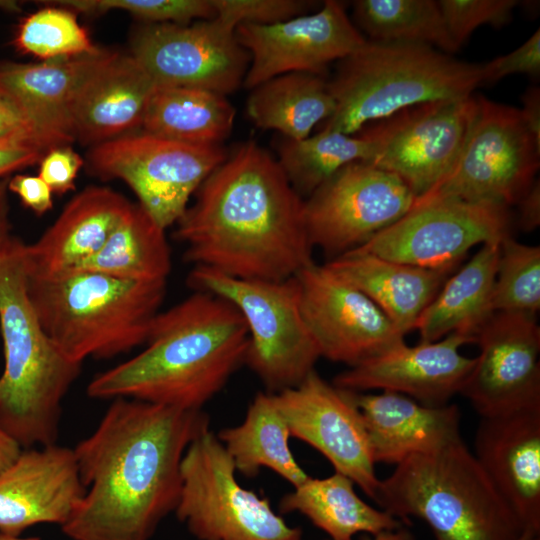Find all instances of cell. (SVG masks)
I'll list each match as a JSON object with an SVG mask.
<instances>
[{
	"label": "cell",
	"instance_id": "cell-44",
	"mask_svg": "<svg viewBox=\"0 0 540 540\" xmlns=\"http://www.w3.org/2000/svg\"><path fill=\"white\" fill-rule=\"evenodd\" d=\"M7 188L37 215H43L53 208V193L39 176L15 175L8 181Z\"/></svg>",
	"mask_w": 540,
	"mask_h": 540
},
{
	"label": "cell",
	"instance_id": "cell-15",
	"mask_svg": "<svg viewBox=\"0 0 540 540\" xmlns=\"http://www.w3.org/2000/svg\"><path fill=\"white\" fill-rule=\"evenodd\" d=\"M235 29L217 16L186 25L145 24L132 37L131 55L156 86L227 96L243 85L250 63Z\"/></svg>",
	"mask_w": 540,
	"mask_h": 540
},
{
	"label": "cell",
	"instance_id": "cell-40",
	"mask_svg": "<svg viewBox=\"0 0 540 540\" xmlns=\"http://www.w3.org/2000/svg\"><path fill=\"white\" fill-rule=\"evenodd\" d=\"M216 16L238 25L270 26L307 14L314 5L303 0H212Z\"/></svg>",
	"mask_w": 540,
	"mask_h": 540
},
{
	"label": "cell",
	"instance_id": "cell-27",
	"mask_svg": "<svg viewBox=\"0 0 540 540\" xmlns=\"http://www.w3.org/2000/svg\"><path fill=\"white\" fill-rule=\"evenodd\" d=\"M110 54L99 49L34 64H2L0 95L12 101L41 129L74 139L69 128V109L84 83Z\"/></svg>",
	"mask_w": 540,
	"mask_h": 540
},
{
	"label": "cell",
	"instance_id": "cell-43",
	"mask_svg": "<svg viewBox=\"0 0 540 540\" xmlns=\"http://www.w3.org/2000/svg\"><path fill=\"white\" fill-rule=\"evenodd\" d=\"M81 156L68 144L49 149L39 162L38 176L52 193L65 194L74 190L75 180L83 166Z\"/></svg>",
	"mask_w": 540,
	"mask_h": 540
},
{
	"label": "cell",
	"instance_id": "cell-46",
	"mask_svg": "<svg viewBox=\"0 0 540 540\" xmlns=\"http://www.w3.org/2000/svg\"><path fill=\"white\" fill-rule=\"evenodd\" d=\"M519 209L518 225L528 232L540 224V182L535 180L528 191L516 204Z\"/></svg>",
	"mask_w": 540,
	"mask_h": 540
},
{
	"label": "cell",
	"instance_id": "cell-19",
	"mask_svg": "<svg viewBox=\"0 0 540 540\" xmlns=\"http://www.w3.org/2000/svg\"><path fill=\"white\" fill-rule=\"evenodd\" d=\"M235 33L250 55L243 82L250 90L286 73L324 75L331 62L344 59L366 41L345 5L336 0H326L318 11L278 24L238 25Z\"/></svg>",
	"mask_w": 540,
	"mask_h": 540
},
{
	"label": "cell",
	"instance_id": "cell-49",
	"mask_svg": "<svg viewBox=\"0 0 540 540\" xmlns=\"http://www.w3.org/2000/svg\"><path fill=\"white\" fill-rule=\"evenodd\" d=\"M21 446L0 427V472L20 454Z\"/></svg>",
	"mask_w": 540,
	"mask_h": 540
},
{
	"label": "cell",
	"instance_id": "cell-29",
	"mask_svg": "<svg viewBox=\"0 0 540 540\" xmlns=\"http://www.w3.org/2000/svg\"><path fill=\"white\" fill-rule=\"evenodd\" d=\"M354 484L339 472L325 478L309 477L281 498L279 511L304 515L330 540H353L358 533L372 536L403 526L404 521L363 501Z\"/></svg>",
	"mask_w": 540,
	"mask_h": 540
},
{
	"label": "cell",
	"instance_id": "cell-39",
	"mask_svg": "<svg viewBox=\"0 0 540 540\" xmlns=\"http://www.w3.org/2000/svg\"><path fill=\"white\" fill-rule=\"evenodd\" d=\"M437 3L456 50L478 27H502L507 24L513 10L519 5L516 0H440Z\"/></svg>",
	"mask_w": 540,
	"mask_h": 540
},
{
	"label": "cell",
	"instance_id": "cell-16",
	"mask_svg": "<svg viewBox=\"0 0 540 540\" xmlns=\"http://www.w3.org/2000/svg\"><path fill=\"white\" fill-rule=\"evenodd\" d=\"M296 278L303 320L321 357L353 367L405 342L369 297L325 264L313 261Z\"/></svg>",
	"mask_w": 540,
	"mask_h": 540
},
{
	"label": "cell",
	"instance_id": "cell-6",
	"mask_svg": "<svg viewBox=\"0 0 540 540\" xmlns=\"http://www.w3.org/2000/svg\"><path fill=\"white\" fill-rule=\"evenodd\" d=\"M374 501L406 523L423 520L436 540H520L531 533L462 438L397 464Z\"/></svg>",
	"mask_w": 540,
	"mask_h": 540
},
{
	"label": "cell",
	"instance_id": "cell-23",
	"mask_svg": "<svg viewBox=\"0 0 540 540\" xmlns=\"http://www.w3.org/2000/svg\"><path fill=\"white\" fill-rule=\"evenodd\" d=\"M348 393L361 413L375 464L397 465L461 438L455 404L426 406L393 391Z\"/></svg>",
	"mask_w": 540,
	"mask_h": 540
},
{
	"label": "cell",
	"instance_id": "cell-3",
	"mask_svg": "<svg viewBox=\"0 0 540 540\" xmlns=\"http://www.w3.org/2000/svg\"><path fill=\"white\" fill-rule=\"evenodd\" d=\"M145 344L139 354L95 376L88 396L201 410L245 363L249 334L230 302L195 290L158 313Z\"/></svg>",
	"mask_w": 540,
	"mask_h": 540
},
{
	"label": "cell",
	"instance_id": "cell-8",
	"mask_svg": "<svg viewBox=\"0 0 540 540\" xmlns=\"http://www.w3.org/2000/svg\"><path fill=\"white\" fill-rule=\"evenodd\" d=\"M188 282L196 291L224 298L239 311L249 334L244 364L267 392L295 387L315 370L321 356L303 320L296 276L284 280L240 279L195 266Z\"/></svg>",
	"mask_w": 540,
	"mask_h": 540
},
{
	"label": "cell",
	"instance_id": "cell-45",
	"mask_svg": "<svg viewBox=\"0 0 540 540\" xmlns=\"http://www.w3.org/2000/svg\"><path fill=\"white\" fill-rule=\"evenodd\" d=\"M20 132H40L73 141L41 129L12 101L0 95V138Z\"/></svg>",
	"mask_w": 540,
	"mask_h": 540
},
{
	"label": "cell",
	"instance_id": "cell-47",
	"mask_svg": "<svg viewBox=\"0 0 540 540\" xmlns=\"http://www.w3.org/2000/svg\"><path fill=\"white\" fill-rule=\"evenodd\" d=\"M523 107L520 110L524 125L540 145V90L530 87L522 96Z\"/></svg>",
	"mask_w": 540,
	"mask_h": 540
},
{
	"label": "cell",
	"instance_id": "cell-54",
	"mask_svg": "<svg viewBox=\"0 0 540 540\" xmlns=\"http://www.w3.org/2000/svg\"><path fill=\"white\" fill-rule=\"evenodd\" d=\"M530 540H540L539 535L532 537Z\"/></svg>",
	"mask_w": 540,
	"mask_h": 540
},
{
	"label": "cell",
	"instance_id": "cell-30",
	"mask_svg": "<svg viewBox=\"0 0 540 540\" xmlns=\"http://www.w3.org/2000/svg\"><path fill=\"white\" fill-rule=\"evenodd\" d=\"M335 100L324 75L292 72L251 89L246 102L249 119L259 128L301 140L334 112Z\"/></svg>",
	"mask_w": 540,
	"mask_h": 540
},
{
	"label": "cell",
	"instance_id": "cell-24",
	"mask_svg": "<svg viewBox=\"0 0 540 540\" xmlns=\"http://www.w3.org/2000/svg\"><path fill=\"white\" fill-rule=\"evenodd\" d=\"M131 204L109 187L83 189L37 241L23 243L26 275L49 277L77 268L102 248Z\"/></svg>",
	"mask_w": 540,
	"mask_h": 540
},
{
	"label": "cell",
	"instance_id": "cell-28",
	"mask_svg": "<svg viewBox=\"0 0 540 540\" xmlns=\"http://www.w3.org/2000/svg\"><path fill=\"white\" fill-rule=\"evenodd\" d=\"M499 244L484 243L456 270L421 314L416 329L420 341L434 342L458 333L473 337L495 313L493 292Z\"/></svg>",
	"mask_w": 540,
	"mask_h": 540
},
{
	"label": "cell",
	"instance_id": "cell-32",
	"mask_svg": "<svg viewBox=\"0 0 540 540\" xmlns=\"http://www.w3.org/2000/svg\"><path fill=\"white\" fill-rule=\"evenodd\" d=\"M234 119L235 108L223 94L193 87L156 86L141 128L178 142L222 145Z\"/></svg>",
	"mask_w": 540,
	"mask_h": 540
},
{
	"label": "cell",
	"instance_id": "cell-50",
	"mask_svg": "<svg viewBox=\"0 0 540 540\" xmlns=\"http://www.w3.org/2000/svg\"><path fill=\"white\" fill-rule=\"evenodd\" d=\"M364 540H415L413 535L404 526L394 529L380 532L376 535H372Z\"/></svg>",
	"mask_w": 540,
	"mask_h": 540
},
{
	"label": "cell",
	"instance_id": "cell-9",
	"mask_svg": "<svg viewBox=\"0 0 540 540\" xmlns=\"http://www.w3.org/2000/svg\"><path fill=\"white\" fill-rule=\"evenodd\" d=\"M178 520L198 540H302L267 498L242 487L231 457L210 428L187 447L180 466Z\"/></svg>",
	"mask_w": 540,
	"mask_h": 540
},
{
	"label": "cell",
	"instance_id": "cell-25",
	"mask_svg": "<svg viewBox=\"0 0 540 540\" xmlns=\"http://www.w3.org/2000/svg\"><path fill=\"white\" fill-rule=\"evenodd\" d=\"M156 85L130 55L111 52L84 83L68 122L74 139L93 145L141 128Z\"/></svg>",
	"mask_w": 540,
	"mask_h": 540
},
{
	"label": "cell",
	"instance_id": "cell-11",
	"mask_svg": "<svg viewBox=\"0 0 540 540\" xmlns=\"http://www.w3.org/2000/svg\"><path fill=\"white\" fill-rule=\"evenodd\" d=\"M540 145L520 110L477 96V111L451 170L421 197L516 205L536 180ZM420 198V197H419Z\"/></svg>",
	"mask_w": 540,
	"mask_h": 540
},
{
	"label": "cell",
	"instance_id": "cell-12",
	"mask_svg": "<svg viewBox=\"0 0 540 540\" xmlns=\"http://www.w3.org/2000/svg\"><path fill=\"white\" fill-rule=\"evenodd\" d=\"M509 235L507 207L420 197L398 221L352 251L425 268L458 267L473 246L500 243Z\"/></svg>",
	"mask_w": 540,
	"mask_h": 540
},
{
	"label": "cell",
	"instance_id": "cell-21",
	"mask_svg": "<svg viewBox=\"0 0 540 540\" xmlns=\"http://www.w3.org/2000/svg\"><path fill=\"white\" fill-rule=\"evenodd\" d=\"M85 491L73 448L54 443L22 449L0 472V532L21 536L37 524L61 527Z\"/></svg>",
	"mask_w": 540,
	"mask_h": 540
},
{
	"label": "cell",
	"instance_id": "cell-14",
	"mask_svg": "<svg viewBox=\"0 0 540 540\" xmlns=\"http://www.w3.org/2000/svg\"><path fill=\"white\" fill-rule=\"evenodd\" d=\"M415 200L396 175L366 162L348 164L304 199L309 242L338 257L398 221Z\"/></svg>",
	"mask_w": 540,
	"mask_h": 540
},
{
	"label": "cell",
	"instance_id": "cell-26",
	"mask_svg": "<svg viewBox=\"0 0 540 540\" xmlns=\"http://www.w3.org/2000/svg\"><path fill=\"white\" fill-rule=\"evenodd\" d=\"M325 265L369 297L404 336L459 267L425 268L358 251Z\"/></svg>",
	"mask_w": 540,
	"mask_h": 540
},
{
	"label": "cell",
	"instance_id": "cell-22",
	"mask_svg": "<svg viewBox=\"0 0 540 540\" xmlns=\"http://www.w3.org/2000/svg\"><path fill=\"white\" fill-rule=\"evenodd\" d=\"M476 460L526 530L540 533V407L480 417Z\"/></svg>",
	"mask_w": 540,
	"mask_h": 540
},
{
	"label": "cell",
	"instance_id": "cell-36",
	"mask_svg": "<svg viewBox=\"0 0 540 540\" xmlns=\"http://www.w3.org/2000/svg\"><path fill=\"white\" fill-rule=\"evenodd\" d=\"M493 308L536 316L540 309L539 246L519 243L511 235L500 242Z\"/></svg>",
	"mask_w": 540,
	"mask_h": 540
},
{
	"label": "cell",
	"instance_id": "cell-10",
	"mask_svg": "<svg viewBox=\"0 0 540 540\" xmlns=\"http://www.w3.org/2000/svg\"><path fill=\"white\" fill-rule=\"evenodd\" d=\"M227 156L222 145L188 144L142 131L93 145L87 160L94 175L125 182L166 230L179 221L190 197Z\"/></svg>",
	"mask_w": 540,
	"mask_h": 540
},
{
	"label": "cell",
	"instance_id": "cell-51",
	"mask_svg": "<svg viewBox=\"0 0 540 540\" xmlns=\"http://www.w3.org/2000/svg\"><path fill=\"white\" fill-rule=\"evenodd\" d=\"M0 540H41L39 537L12 536L0 532Z\"/></svg>",
	"mask_w": 540,
	"mask_h": 540
},
{
	"label": "cell",
	"instance_id": "cell-13",
	"mask_svg": "<svg viewBox=\"0 0 540 540\" xmlns=\"http://www.w3.org/2000/svg\"><path fill=\"white\" fill-rule=\"evenodd\" d=\"M477 111V97L446 99L404 109L361 133L373 143L369 163L400 178L416 198L433 189L455 164Z\"/></svg>",
	"mask_w": 540,
	"mask_h": 540
},
{
	"label": "cell",
	"instance_id": "cell-31",
	"mask_svg": "<svg viewBox=\"0 0 540 540\" xmlns=\"http://www.w3.org/2000/svg\"><path fill=\"white\" fill-rule=\"evenodd\" d=\"M290 436L274 393L267 391L254 396L239 425L221 429L217 434L236 472L252 478L265 467L297 487L310 476L294 458L289 446Z\"/></svg>",
	"mask_w": 540,
	"mask_h": 540
},
{
	"label": "cell",
	"instance_id": "cell-2",
	"mask_svg": "<svg viewBox=\"0 0 540 540\" xmlns=\"http://www.w3.org/2000/svg\"><path fill=\"white\" fill-rule=\"evenodd\" d=\"M176 223L195 266L253 280H284L313 262L304 199L276 158L253 141L206 178Z\"/></svg>",
	"mask_w": 540,
	"mask_h": 540
},
{
	"label": "cell",
	"instance_id": "cell-4",
	"mask_svg": "<svg viewBox=\"0 0 540 540\" xmlns=\"http://www.w3.org/2000/svg\"><path fill=\"white\" fill-rule=\"evenodd\" d=\"M22 248L13 237L0 253V427L25 449L56 443L62 401L82 364L44 331L27 295Z\"/></svg>",
	"mask_w": 540,
	"mask_h": 540
},
{
	"label": "cell",
	"instance_id": "cell-33",
	"mask_svg": "<svg viewBox=\"0 0 540 540\" xmlns=\"http://www.w3.org/2000/svg\"><path fill=\"white\" fill-rule=\"evenodd\" d=\"M171 265L165 229L139 203H132L102 248L75 269L149 282L166 281Z\"/></svg>",
	"mask_w": 540,
	"mask_h": 540
},
{
	"label": "cell",
	"instance_id": "cell-7",
	"mask_svg": "<svg viewBox=\"0 0 540 540\" xmlns=\"http://www.w3.org/2000/svg\"><path fill=\"white\" fill-rule=\"evenodd\" d=\"M482 84L480 65L432 46L366 40L328 81L333 114L321 124L348 135L424 103L464 98Z\"/></svg>",
	"mask_w": 540,
	"mask_h": 540
},
{
	"label": "cell",
	"instance_id": "cell-37",
	"mask_svg": "<svg viewBox=\"0 0 540 540\" xmlns=\"http://www.w3.org/2000/svg\"><path fill=\"white\" fill-rule=\"evenodd\" d=\"M14 43L21 52L44 61L99 50L78 23L74 11L55 7L43 8L24 18Z\"/></svg>",
	"mask_w": 540,
	"mask_h": 540
},
{
	"label": "cell",
	"instance_id": "cell-52",
	"mask_svg": "<svg viewBox=\"0 0 540 540\" xmlns=\"http://www.w3.org/2000/svg\"><path fill=\"white\" fill-rule=\"evenodd\" d=\"M17 6L16 1L0 0V10H14Z\"/></svg>",
	"mask_w": 540,
	"mask_h": 540
},
{
	"label": "cell",
	"instance_id": "cell-17",
	"mask_svg": "<svg viewBox=\"0 0 540 540\" xmlns=\"http://www.w3.org/2000/svg\"><path fill=\"white\" fill-rule=\"evenodd\" d=\"M274 400L291 436L319 451L335 472L375 500L380 479L361 413L348 391L313 370L297 386L274 393Z\"/></svg>",
	"mask_w": 540,
	"mask_h": 540
},
{
	"label": "cell",
	"instance_id": "cell-1",
	"mask_svg": "<svg viewBox=\"0 0 540 540\" xmlns=\"http://www.w3.org/2000/svg\"><path fill=\"white\" fill-rule=\"evenodd\" d=\"M209 424L202 410L113 399L73 448L86 491L62 532L71 540H150L176 509L187 447Z\"/></svg>",
	"mask_w": 540,
	"mask_h": 540
},
{
	"label": "cell",
	"instance_id": "cell-41",
	"mask_svg": "<svg viewBox=\"0 0 540 540\" xmlns=\"http://www.w3.org/2000/svg\"><path fill=\"white\" fill-rule=\"evenodd\" d=\"M69 140L40 132H20L0 138V178L40 162L52 147Z\"/></svg>",
	"mask_w": 540,
	"mask_h": 540
},
{
	"label": "cell",
	"instance_id": "cell-53",
	"mask_svg": "<svg viewBox=\"0 0 540 540\" xmlns=\"http://www.w3.org/2000/svg\"><path fill=\"white\" fill-rule=\"evenodd\" d=\"M537 536L532 533H526L523 535V537L520 540H530L532 537Z\"/></svg>",
	"mask_w": 540,
	"mask_h": 540
},
{
	"label": "cell",
	"instance_id": "cell-48",
	"mask_svg": "<svg viewBox=\"0 0 540 540\" xmlns=\"http://www.w3.org/2000/svg\"><path fill=\"white\" fill-rule=\"evenodd\" d=\"M7 183L8 181L0 179V253L13 238L8 215Z\"/></svg>",
	"mask_w": 540,
	"mask_h": 540
},
{
	"label": "cell",
	"instance_id": "cell-18",
	"mask_svg": "<svg viewBox=\"0 0 540 540\" xmlns=\"http://www.w3.org/2000/svg\"><path fill=\"white\" fill-rule=\"evenodd\" d=\"M479 355L460 394L480 417L540 407L536 316L495 312L476 335Z\"/></svg>",
	"mask_w": 540,
	"mask_h": 540
},
{
	"label": "cell",
	"instance_id": "cell-38",
	"mask_svg": "<svg viewBox=\"0 0 540 540\" xmlns=\"http://www.w3.org/2000/svg\"><path fill=\"white\" fill-rule=\"evenodd\" d=\"M88 14L123 10L145 24H190L192 20L216 17L212 0H65L53 1Z\"/></svg>",
	"mask_w": 540,
	"mask_h": 540
},
{
	"label": "cell",
	"instance_id": "cell-5",
	"mask_svg": "<svg viewBox=\"0 0 540 540\" xmlns=\"http://www.w3.org/2000/svg\"><path fill=\"white\" fill-rule=\"evenodd\" d=\"M31 305L47 335L71 361L110 359L146 343L166 281H133L73 269L26 275Z\"/></svg>",
	"mask_w": 540,
	"mask_h": 540
},
{
	"label": "cell",
	"instance_id": "cell-34",
	"mask_svg": "<svg viewBox=\"0 0 540 540\" xmlns=\"http://www.w3.org/2000/svg\"><path fill=\"white\" fill-rule=\"evenodd\" d=\"M277 150V161L285 176L306 199L341 168L369 161L373 143L361 132L348 135L322 128L301 140L282 137Z\"/></svg>",
	"mask_w": 540,
	"mask_h": 540
},
{
	"label": "cell",
	"instance_id": "cell-20",
	"mask_svg": "<svg viewBox=\"0 0 540 540\" xmlns=\"http://www.w3.org/2000/svg\"><path fill=\"white\" fill-rule=\"evenodd\" d=\"M476 339L451 333L434 342H405L339 373L333 385L347 391L372 389L404 394L426 406H443L460 393L476 358L460 348Z\"/></svg>",
	"mask_w": 540,
	"mask_h": 540
},
{
	"label": "cell",
	"instance_id": "cell-35",
	"mask_svg": "<svg viewBox=\"0 0 540 540\" xmlns=\"http://www.w3.org/2000/svg\"><path fill=\"white\" fill-rule=\"evenodd\" d=\"M353 15L370 41L424 44L449 55L457 51L437 1L357 0Z\"/></svg>",
	"mask_w": 540,
	"mask_h": 540
},
{
	"label": "cell",
	"instance_id": "cell-42",
	"mask_svg": "<svg viewBox=\"0 0 540 540\" xmlns=\"http://www.w3.org/2000/svg\"><path fill=\"white\" fill-rule=\"evenodd\" d=\"M482 83H494L511 74H540V30L512 52L480 65Z\"/></svg>",
	"mask_w": 540,
	"mask_h": 540
}]
</instances>
